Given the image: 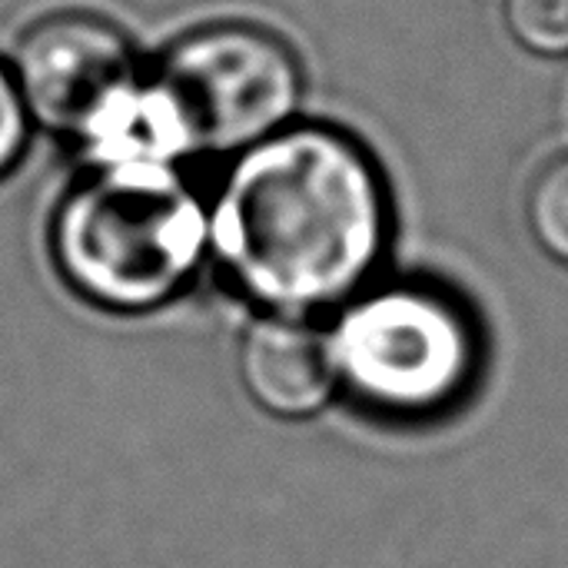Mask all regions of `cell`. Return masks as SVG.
I'll list each match as a JSON object with an SVG mask.
<instances>
[{"label": "cell", "mask_w": 568, "mask_h": 568, "mask_svg": "<svg viewBox=\"0 0 568 568\" xmlns=\"http://www.w3.org/2000/svg\"><path fill=\"white\" fill-rule=\"evenodd\" d=\"M206 206L210 256L233 290L303 320L356 300L393 230L379 163L329 123H290L236 153Z\"/></svg>", "instance_id": "1"}, {"label": "cell", "mask_w": 568, "mask_h": 568, "mask_svg": "<svg viewBox=\"0 0 568 568\" xmlns=\"http://www.w3.org/2000/svg\"><path fill=\"white\" fill-rule=\"evenodd\" d=\"M50 256L87 303L150 313L180 296L210 256V206L180 166L100 163L60 196Z\"/></svg>", "instance_id": "2"}, {"label": "cell", "mask_w": 568, "mask_h": 568, "mask_svg": "<svg viewBox=\"0 0 568 568\" xmlns=\"http://www.w3.org/2000/svg\"><path fill=\"white\" fill-rule=\"evenodd\" d=\"M339 386L386 419H433L479 376L483 336L469 306L436 283L366 286L329 333Z\"/></svg>", "instance_id": "3"}, {"label": "cell", "mask_w": 568, "mask_h": 568, "mask_svg": "<svg viewBox=\"0 0 568 568\" xmlns=\"http://www.w3.org/2000/svg\"><path fill=\"white\" fill-rule=\"evenodd\" d=\"M196 153H243L296 123L303 67L270 27L213 20L180 33L150 70Z\"/></svg>", "instance_id": "4"}, {"label": "cell", "mask_w": 568, "mask_h": 568, "mask_svg": "<svg viewBox=\"0 0 568 568\" xmlns=\"http://www.w3.org/2000/svg\"><path fill=\"white\" fill-rule=\"evenodd\" d=\"M13 80L30 120L83 143L143 77L130 37L93 10H53L13 47Z\"/></svg>", "instance_id": "5"}, {"label": "cell", "mask_w": 568, "mask_h": 568, "mask_svg": "<svg viewBox=\"0 0 568 568\" xmlns=\"http://www.w3.org/2000/svg\"><path fill=\"white\" fill-rule=\"evenodd\" d=\"M240 379L256 406L280 419L316 416L339 386L333 343L303 316L266 313L243 333Z\"/></svg>", "instance_id": "6"}, {"label": "cell", "mask_w": 568, "mask_h": 568, "mask_svg": "<svg viewBox=\"0 0 568 568\" xmlns=\"http://www.w3.org/2000/svg\"><path fill=\"white\" fill-rule=\"evenodd\" d=\"M526 226L546 256L568 266V150L536 170L526 190Z\"/></svg>", "instance_id": "7"}, {"label": "cell", "mask_w": 568, "mask_h": 568, "mask_svg": "<svg viewBox=\"0 0 568 568\" xmlns=\"http://www.w3.org/2000/svg\"><path fill=\"white\" fill-rule=\"evenodd\" d=\"M503 17L519 47L536 57H568V0H503Z\"/></svg>", "instance_id": "8"}, {"label": "cell", "mask_w": 568, "mask_h": 568, "mask_svg": "<svg viewBox=\"0 0 568 568\" xmlns=\"http://www.w3.org/2000/svg\"><path fill=\"white\" fill-rule=\"evenodd\" d=\"M27 133H30L27 103L20 97L13 70L0 60V176H7L20 163L27 150Z\"/></svg>", "instance_id": "9"}]
</instances>
